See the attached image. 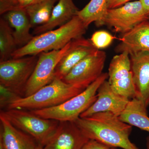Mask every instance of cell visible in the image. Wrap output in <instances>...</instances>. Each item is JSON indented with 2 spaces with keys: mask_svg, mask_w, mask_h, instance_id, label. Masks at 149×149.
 <instances>
[{
  "mask_svg": "<svg viewBox=\"0 0 149 149\" xmlns=\"http://www.w3.org/2000/svg\"><path fill=\"white\" fill-rule=\"evenodd\" d=\"M87 28L77 15L57 29L50 30L37 36L12 54L13 58L37 55L44 52L59 50L72 40L83 37Z\"/></svg>",
  "mask_w": 149,
  "mask_h": 149,
  "instance_id": "obj_2",
  "label": "cell"
},
{
  "mask_svg": "<svg viewBox=\"0 0 149 149\" xmlns=\"http://www.w3.org/2000/svg\"><path fill=\"white\" fill-rule=\"evenodd\" d=\"M84 90L55 78L31 95L19 97L11 102L7 109H18L26 110L45 109L62 104Z\"/></svg>",
  "mask_w": 149,
  "mask_h": 149,
  "instance_id": "obj_3",
  "label": "cell"
},
{
  "mask_svg": "<svg viewBox=\"0 0 149 149\" xmlns=\"http://www.w3.org/2000/svg\"><path fill=\"white\" fill-rule=\"evenodd\" d=\"M130 100L117 94L112 89L107 80L104 81L97 92L95 101L80 117H89L100 112H109L119 116L130 101Z\"/></svg>",
  "mask_w": 149,
  "mask_h": 149,
  "instance_id": "obj_11",
  "label": "cell"
},
{
  "mask_svg": "<svg viewBox=\"0 0 149 149\" xmlns=\"http://www.w3.org/2000/svg\"><path fill=\"white\" fill-rule=\"evenodd\" d=\"M1 113L15 127L32 136L43 147L52 138L59 124L58 120L40 117L26 110L7 109Z\"/></svg>",
  "mask_w": 149,
  "mask_h": 149,
  "instance_id": "obj_5",
  "label": "cell"
},
{
  "mask_svg": "<svg viewBox=\"0 0 149 149\" xmlns=\"http://www.w3.org/2000/svg\"><path fill=\"white\" fill-rule=\"evenodd\" d=\"M13 30L5 18L0 19V61L9 59L17 49Z\"/></svg>",
  "mask_w": 149,
  "mask_h": 149,
  "instance_id": "obj_22",
  "label": "cell"
},
{
  "mask_svg": "<svg viewBox=\"0 0 149 149\" xmlns=\"http://www.w3.org/2000/svg\"><path fill=\"white\" fill-rule=\"evenodd\" d=\"M0 144L4 149H35L38 144L35 139L14 126L0 113Z\"/></svg>",
  "mask_w": 149,
  "mask_h": 149,
  "instance_id": "obj_16",
  "label": "cell"
},
{
  "mask_svg": "<svg viewBox=\"0 0 149 149\" xmlns=\"http://www.w3.org/2000/svg\"><path fill=\"white\" fill-rule=\"evenodd\" d=\"M120 42L115 48L117 53L126 52L129 56L149 54V21L141 22L133 29L121 35Z\"/></svg>",
  "mask_w": 149,
  "mask_h": 149,
  "instance_id": "obj_13",
  "label": "cell"
},
{
  "mask_svg": "<svg viewBox=\"0 0 149 149\" xmlns=\"http://www.w3.org/2000/svg\"><path fill=\"white\" fill-rule=\"evenodd\" d=\"M98 50L91 40L83 37L72 40L69 51L56 68L55 78L62 80L78 63Z\"/></svg>",
  "mask_w": 149,
  "mask_h": 149,
  "instance_id": "obj_14",
  "label": "cell"
},
{
  "mask_svg": "<svg viewBox=\"0 0 149 149\" xmlns=\"http://www.w3.org/2000/svg\"><path fill=\"white\" fill-rule=\"evenodd\" d=\"M81 149H117V148L107 146L96 140L90 139L83 146Z\"/></svg>",
  "mask_w": 149,
  "mask_h": 149,
  "instance_id": "obj_25",
  "label": "cell"
},
{
  "mask_svg": "<svg viewBox=\"0 0 149 149\" xmlns=\"http://www.w3.org/2000/svg\"><path fill=\"white\" fill-rule=\"evenodd\" d=\"M132 1L138 0H108V9L117 8Z\"/></svg>",
  "mask_w": 149,
  "mask_h": 149,
  "instance_id": "obj_26",
  "label": "cell"
},
{
  "mask_svg": "<svg viewBox=\"0 0 149 149\" xmlns=\"http://www.w3.org/2000/svg\"><path fill=\"white\" fill-rule=\"evenodd\" d=\"M108 10V0H91L83 9L78 11L77 15L87 29L93 22L100 27L104 25Z\"/></svg>",
  "mask_w": 149,
  "mask_h": 149,
  "instance_id": "obj_20",
  "label": "cell"
},
{
  "mask_svg": "<svg viewBox=\"0 0 149 149\" xmlns=\"http://www.w3.org/2000/svg\"><path fill=\"white\" fill-rule=\"evenodd\" d=\"M108 74V81L115 92L130 100L136 97L130 57L128 53H121L113 57Z\"/></svg>",
  "mask_w": 149,
  "mask_h": 149,
  "instance_id": "obj_8",
  "label": "cell"
},
{
  "mask_svg": "<svg viewBox=\"0 0 149 149\" xmlns=\"http://www.w3.org/2000/svg\"><path fill=\"white\" fill-rule=\"evenodd\" d=\"M89 140L74 122L61 121L54 135L43 148L81 149Z\"/></svg>",
  "mask_w": 149,
  "mask_h": 149,
  "instance_id": "obj_12",
  "label": "cell"
},
{
  "mask_svg": "<svg viewBox=\"0 0 149 149\" xmlns=\"http://www.w3.org/2000/svg\"><path fill=\"white\" fill-rule=\"evenodd\" d=\"M72 41L60 49L40 54L35 69L24 90V97L31 95L54 80L56 68L69 51Z\"/></svg>",
  "mask_w": 149,
  "mask_h": 149,
  "instance_id": "obj_7",
  "label": "cell"
},
{
  "mask_svg": "<svg viewBox=\"0 0 149 149\" xmlns=\"http://www.w3.org/2000/svg\"><path fill=\"white\" fill-rule=\"evenodd\" d=\"M116 37L105 30H99L94 32L91 40L93 45L98 50L105 49L110 45Z\"/></svg>",
  "mask_w": 149,
  "mask_h": 149,
  "instance_id": "obj_23",
  "label": "cell"
},
{
  "mask_svg": "<svg viewBox=\"0 0 149 149\" xmlns=\"http://www.w3.org/2000/svg\"><path fill=\"white\" fill-rule=\"evenodd\" d=\"M106 57L104 52L98 50L78 63L62 80L85 90L102 74Z\"/></svg>",
  "mask_w": 149,
  "mask_h": 149,
  "instance_id": "obj_9",
  "label": "cell"
},
{
  "mask_svg": "<svg viewBox=\"0 0 149 149\" xmlns=\"http://www.w3.org/2000/svg\"><path fill=\"white\" fill-rule=\"evenodd\" d=\"M78 11L73 0H58L54 7L49 21L46 24L35 27L33 34L40 35L64 25L76 16Z\"/></svg>",
  "mask_w": 149,
  "mask_h": 149,
  "instance_id": "obj_17",
  "label": "cell"
},
{
  "mask_svg": "<svg viewBox=\"0 0 149 149\" xmlns=\"http://www.w3.org/2000/svg\"><path fill=\"white\" fill-rule=\"evenodd\" d=\"M147 20L148 17L143 5L140 0H138L117 8L108 10L104 19V25L122 35Z\"/></svg>",
  "mask_w": 149,
  "mask_h": 149,
  "instance_id": "obj_10",
  "label": "cell"
},
{
  "mask_svg": "<svg viewBox=\"0 0 149 149\" xmlns=\"http://www.w3.org/2000/svg\"><path fill=\"white\" fill-rule=\"evenodd\" d=\"M108 78V72H103L96 81L83 92L62 104L53 107L30 111L43 118L60 122H74L95 101L98 89Z\"/></svg>",
  "mask_w": 149,
  "mask_h": 149,
  "instance_id": "obj_4",
  "label": "cell"
},
{
  "mask_svg": "<svg viewBox=\"0 0 149 149\" xmlns=\"http://www.w3.org/2000/svg\"><path fill=\"white\" fill-rule=\"evenodd\" d=\"M147 109L140 100L135 98L130 100L118 117L127 124L149 133V117Z\"/></svg>",
  "mask_w": 149,
  "mask_h": 149,
  "instance_id": "obj_19",
  "label": "cell"
},
{
  "mask_svg": "<svg viewBox=\"0 0 149 149\" xmlns=\"http://www.w3.org/2000/svg\"><path fill=\"white\" fill-rule=\"evenodd\" d=\"M146 147L147 149H149V136L146 138Z\"/></svg>",
  "mask_w": 149,
  "mask_h": 149,
  "instance_id": "obj_29",
  "label": "cell"
},
{
  "mask_svg": "<svg viewBox=\"0 0 149 149\" xmlns=\"http://www.w3.org/2000/svg\"><path fill=\"white\" fill-rule=\"evenodd\" d=\"M136 98L147 108L149 106V54L130 56Z\"/></svg>",
  "mask_w": 149,
  "mask_h": 149,
  "instance_id": "obj_15",
  "label": "cell"
},
{
  "mask_svg": "<svg viewBox=\"0 0 149 149\" xmlns=\"http://www.w3.org/2000/svg\"><path fill=\"white\" fill-rule=\"evenodd\" d=\"M22 0H0V13L3 14L9 11L21 8Z\"/></svg>",
  "mask_w": 149,
  "mask_h": 149,
  "instance_id": "obj_24",
  "label": "cell"
},
{
  "mask_svg": "<svg viewBox=\"0 0 149 149\" xmlns=\"http://www.w3.org/2000/svg\"><path fill=\"white\" fill-rule=\"evenodd\" d=\"M38 56H29L0 61V85L21 97L35 69Z\"/></svg>",
  "mask_w": 149,
  "mask_h": 149,
  "instance_id": "obj_6",
  "label": "cell"
},
{
  "mask_svg": "<svg viewBox=\"0 0 149 149\" xmlns=\"http://www.w3.org/2000/svg\"><path fill=\"white\" fill-rule=\"evenodd\" d=\"M39 0H22V1L20 8H25L27 6L37 2Z\"/></svg>",
  "mask_w": 149,
  "mask_h": 149,
  "instance_id": "obj_28",
  "label": "cell"
},
{
  "mask_svg": "<svg viewBox=\"0 0 149 149\" xmlns=\"http://www.w3.org/2000/svg\"><path fill=\"white\" fill-rule=\"evenodd\" d=\"M57 1L58 0H39L24 8L32 27H37L48 22Z\"/></svg>",
  "mask_w": 149,
  "mask_h": 149,
  "instance_id": "obj_21",
  "label": "cell"
},
{
  "mask_svg": "<svg viewBox=\"0 0 149 149\" xmlns=\"http://www.w3.org/2000/svg\"><path fill=\"white\" fill-rule=\"evenodd\" d=\"M5 14V19L14 29V36L17 46L21 47L27 45L34 36L30 33L32 24L25 9L13 10Z\"/></svg>",
  "mask_w": 149,
  "mask_h": 149,
  "instance_id": "obj_18",
  "label": "cell"
},
{
  "mask_svg": "<svg viewBox=\"0 0 149 149\" xmlns=\"http://www.w3.org/2000/svg\"><path fill=\"white\" fill-rule=\"evenodd\" d=\"M35 149H44V148H43V147L42 146L38 144V146H37V147H36Z\"/></svg>",
  "mask_w": 149,
  "mask_h": 149,
  "instance_id": "obj_30",
  "label": "cell"
},
{
  "mask_svg": "<svg viewBox=\"0 0 149 149\" xmlns=\"http://www.w3.org/2000/svg\"><path fill=\"white\" fill-rule=\"evenodd\" d=\"M74 122L89 139L117 148L140 149L129 139L133 126L111 113L100 112L80 117Z\"/></svg>",
  "mask_w": 149,
  "mask_h": 149,
  "instance_id": "obj_1",
  "label": "cell"
},
{
  "mask_svg": "<svg viewBox=\"0 0 149 149\" xmlns=\"http://www.w3.org/2000/svg\"><path fill=\"white\" fill-rule=\"evenodd\" d=\"M149 21V0H140Z\"/></svg>",
  "mask_w": 149,
  "mask_h": 149,
  "instance_id": "obj_27",
  "label": "cell"
}]
</instances>
